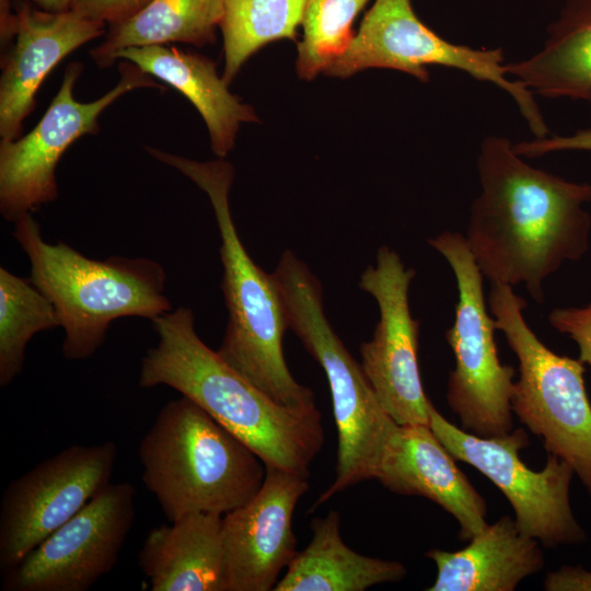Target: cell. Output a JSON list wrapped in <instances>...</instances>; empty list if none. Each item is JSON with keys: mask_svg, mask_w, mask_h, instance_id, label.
I'll use <instances>...</instances> for the list:
<instances>
[{"mask_svg": "<svg viewBox=\"0 0 591 591\" xmlns=\"http://www.w3.org/2000/svg\"><path fill=\"white\" fill-rule=\"evenodd\" d=\"M509 139H484L477 160L480 194L465 239L491 283L523 285L537 303L544 281L588 250L591 185L568 182L525 163Z\"/></svg>", "mask_w": 591, "mask_h": 591, "instance_id": "cell-1", "label": "cell"}, {"mask_svg": "<svg viewBox=\"0 0 591 591\" xmlns=\"http://www.w3.org/2000/svg\"><path fill=\"white\" fill-rule=\"evenodd\" d=\"M152 322L158 344L141 360L139 385L170 386L244 441L264 462L304 477L321 451V413L299 414L273 401L198 336L179 306Z\"/></svg>", "mask_w": 591, "mask_h": 591, "instance_id": "cell-2", "label": "cell"}, {"mask_svg": "<svg viewBox=\"0 0 591 591\" xmlns=\"http://www.w3.org/2000/svg\"><path fill=\"white\" fill-rule=\"evenodd\" d=\"M204 190L221 239V289L229 320L218 355L277 404L299 414H315L313 391L300 384L287 366L282 339L289 329L283 298L274 274H267L245 250L229 204L233 165L224 159L195 161L146 147Z\"/></svg>", "mask_w": 591, "mask_h": 591, "instance_id": "cell-3", "label": "cell"}, {"mask_svg": "<svg viewBox=\"0 0 591 591\" xmlns=\"http://www.w3.org/2000/svg\"><path fill=\"white\" fill-rule=\"evenodd\" d=\"M142 482L167 520L227 514L259 491L266 466L239 437L192 399L169 401L138 450Z\"/></svg>", "mask_w": 591, "mask_h": 591, "instance_id": "cell-4", "label": "cell"}, {"mask_svg": "<svg viewBox=\"0 0 591 591\" xmlns=\"http://www.w3.org/2000/svg\"><path fill=\"white\" fill-rule=\"evenodd\" d=\"M13 223V236L30 259V280L57 311L65 332V358L83 360L92 356L117 318L153 321L172 311L164 292L166 275L158 262L120 256L89 258L63 242H46L32 213Z\"/></svg>", "mask_w": 591, "mask_h": 591, "instance_id": "cell-5", "label": "cell"}, {"mask_svg": "<svg viewBox=\"0 0 591 591\" xmlns=\"http://www.w3.org/2000/svg\"><path fill=\"white\" fill-rule=\"evenodd\" d=\"M273 274L283 298L289 329L324 370L332 396L337 429L335 478L316 507L376 477L398 424L382 407L361 364L328 322L322 286L306 264L288 250Z\"/></svg>", "mask_w": 591, "mask_h": 591, "instance_id": "cell-6", "label": "cell"}, {"mask_svg": "<svg viewBox=\"0 0 591 591\" xmlns=\"http://www.w3.org/2000/svg\"><path fill=\"white\" fill-rule=\"evenodd\" d=\"M525 306L512 287L491 283L489 312L519 361L512 412L543 440L548 454L572 467L591 494V405L583 362L546 347L528 325Z\"/></svg>", "mask_w": 591, "mask_h": 591, "instance_id": "cell-7", "label": "cell"}, {"mask_svg": "<svg viewBox=\"0 0 591 591\" xmlns=\"http://www.w3.org/2000/svg\"><path fill=\"white\" fill-rule=\"evenodd\" d=\"M428 244L450 265L459 291L455 320L444 334L454 355L447 389L449 406L470 433L483 438L508 434L513 426L514 369L499 360L484 276L463 234L444 231Z\"/></svg>", "mask_w": 591, "mask_h": 591, "instance_id": "cell-8", "label": "cell"}, {"mask_svg": "<svg viewBox=\"0 0 591 591\" xmlns=\"http://www.w3.org/2000/svg\"><path fill=\"white\" fill-rule=\"evenodd\" d=\"M430 66L459 69L501 88L515 101L535 137H546L548 129L533 93L507 78L501 48L474 49L448 42L417 16L412 0H374L345 51L324 74L347 79L367 69H392L427 83Z\"/></svg>", "mask_w": 591, "mask_h": 591, "instance_id": "cell-9", "label": "cell"}, {"mask_svg": "<svg viewBox=\"0 0 591 591\" xmlns=\"http://www.w3.org/2000/svg\"><path fill=\"white\" fill-rule=\"evenodd\" d=\"M83 71L79 61L68 63L61 85L37 125L14 140L0 141V212L14 222L58 198L57 165L67 149L85 135L100 131L101 114L125 93L163 86L138 66L119 60L116 85L100 99L83 103L73 95Z\"/></svg>", "mask_w": 591, "mask_h": 591, "instance_id": "cell-10", "label": "cell"}, {"mask_svg": "<svg viewBox=\"0 0 591 591\" xmlns=\"http://www.w3.org/2000/svg\"><path fill=\"white\" fill-rule=\"evenodd\" d=\"M429 426L455 460L475 467L500 489L521 533L548 548L586 541L570 506L572 467L548 454L542 471L529 468L519 454L529 444L522 428L501 437H478L451 424L433 404Z\"/></svg>", "mask_w": 591, "mask_h": 591, "instance_id": "cell-11", "label": "cell"}, {"mask_svg": "<svg viewBox=\"0 0 591 591\" xmlns=\"http://www.w3.org/2000/svg\"><path fill=\"white\" fill-rule=\"evenodd\" d=\"M113 441L73 444L10 482L0 505V567L8 571L109 483Z\"/></svg>", "mask_w": 591, "mask_h": 591, "instance_id": "cell-12", "label": "cell"}, {"mask_svg": "<svg viewBox=\"0 0 591 591\" xmlns=\"http://www.w3.org/2000/svg\"><path fill=\"white\" fill-rule=\"evenodd\" d=\"M416 275L386 245L374 266L360 276L359 288L376 301L380 312L373 336L360 346L361 368L385 412L398 425H429L430 406L422 387L418 350L420 322L409 306Z\"/></svg>", "mask_w": 591, "mask_h": 591, "instance_id": "cell-13", "label": "cell"}, {"mask_svg": "<svg viewBox=\"0 0 591 591\" xmlns=\"http://www.w3.org/2000/svg\"><path fill=\"white\" fill-rule=\"evenodd\" d=\"M135 487L109 483L5 571L8 591H86L109 572L135 520Z\"/></svg>", "mask_w": 591, "mask_h": 591, "instance_id": "cell-14", "label": "cell"}, {"mask_svg": "<svg viewBox=\"0 0 591 591\" xmlns=\"http://www.w3.org/2000/svg\"><path fill=\"white\" fill-rule=\"evenodd\" d=\"M308 489V477L266 466L256 496L223 515L224 591L275 589L298 553L292 517Z\"/></svg>", "mask_w": 591, "mask_h": 591, "instance_id": "cell-15", "label": "cell"}, {"mask_svg": "<svg viewBox=\"0 0 591 591\" xmlns=\"http://www.w3.org/2000/svg\"><path fill=\"white\" fill-rule=\"evenodd\" d=\"M18 31L1 56L0 138L22 136L23 123L35 109L36 94L50 71L70 53L104 36L107 26L69 9L49 12L32 0H15Z\"/></svg>", "mask_w": 591, "mask_h": 591, "instance_id": "cell-16", "label": "cell"}, {"mask_svg": "<svg viewBox=\"0 0 591 591\" xmlns=\"http://www.w3.org/2000/svg\"><path fill=\"white\" fill-rule=\"evenodd\" d=\"M454 460L429 425H398L375 479L390 491L439 505L459 522L460 540L470 541L487 526V506Z\"/></svg>", "mask_w": 591, "mask_h": 591, "instance_id": "cell-17", "label": "cell"}, {"mask_svg": "<svg viewBox=\"0 0 591 591\" xmlns=\"http://www.w3.org/2000/svg\"><path fill=\"white\" fill-rule=\"evenodd\" d=\"M128 60L149 76L167 83L188 99L202 117L211 149L224 159L234 148L243 123H258L254 108L229 91L210 58L167 45L129 47L114 55V63Z\"/></svg>", "mask_w": 591, "mask_h": 591, "instance_id": "cell-18", "label": "cell"}, {"mask_svg": "<svg viewBox=\"0 0 591 591\" xmlns=\"http://www.w3.org/2000/svg\"><path fill=\"white\" fill-rule=\"evenodd\" d=\"M223 515L192 512L151 530L139 566L151 591H224Z\"/></svg>", "mask_w": 591, "mask_h": 591, "instance_id": "cell-19", "label": "cell"}, {"mask_svg": "<svg viewBox=\"0 0 591 591\" xmlns=\"http://www.w3.org/2000/svg\"><path fill=\"white\" fill-rule=\"evenodd\" d=\"M437 566L428 591H512L544 566L540 542L519 531L509 515L487 526L463 549H430Z\"/></svg>", "mask_w": 591, "mask_h": 591, "instance_id": "cell-20", "label": "cell"}, {"mask_svg": "<svg viewBox=\"0 0 591 591\" xmlns=\"http://www.w3.org/2000/svg\"><path fill=\"white\" fill-rule=\"evenodd\" d=\"M310 526L309 545L297 553L275 591H364L405 577L407 570L401 563L368 557L348 547L337 511L314 518Z\"/></svg>", "mask_w": 591, "mask_h": 591, "instance_id": "cell-21", "label": "cell"}, {"mask_svg": "<svg viewBox=\"0 0 591 591\" xmlns=\"http://www.w3.org/2000/svg\"><path fill=\"white\" fill-rule=\"evenodd\" d=\"M505 68L532 93L591 101V0H567L542 50Z\"/></svg>", "mask_w": 591, "mask_h": 591, "instance_id": "cell-22", "label": "cell"}, {"mask_svg": "<svg viewBox=\"0 0 591 591\" xmlns=\"http://www.w3.org/2000/svg\"><path fill=\"white\" fill-rule=\"evenodd\" d=\"M224 0H151L129 19L107 26L103 42L90 50L100 68L114 65V55L129 47L183 43L213 44Z\"/></svg>", "mask_w": 591, "mask_h": 591, "instance_id": "cell-23", "label": "cell"}, {"mask_svg": "<svg viewBox=\"0 0 591 591\" xmlns=\"http://www.w3.org/2000/svg\"><path fill=\"white\" fill-rule=\"evenodd\" d=\"M308 0H224L220 23L224 68L230 85L244 63L266 45L289 39L298 43Z\"/></svg>", "mask_w": 591, "mask_h": 591, "instance_id": "cell-24", "label": "cell"}, {"mask_svg": "<svg viewBox=\"0 0 591 591\" xmlns=\"http://www.w3.org/2000/svg\"><path fill=\"white\" fill-rule=\"evenodd\" d=\"M60 326L51 301L30 280L0 268V385L21 372L27 343Z\"/></svg>", "mask_w": 591, "mask_h": 591, "instance_id": "cell-25", "label": "cell"}, {"mask_svg": "<svg viewBox=\"0 0 591 591\" xmlns=\"http://www.w3.org/2000/svg\"><path fill=\"white\" fill-rule=\"evenodd\" d=\"M369 0H308L302 39L297 43L300 79L324 74L351 42L354 22Z\"/></svg>", "mask_w": 591, "mask_h": 591, "instance_id": "cell-26", "label": "cell"}, {"mask_svg": "<svg viewBox=\"0 0 591 591\" xmlns=\"http://www.w3.org/2000/svg\"><path fill=\"white\" fill-rule=\"evenodd\" d=\"M549 324L576 341L580 360L591 366V303L584 308H558L548 315Z\"/></svg>", "mask_w": 591, "mask_h": 591, "instance_id": "cell-27", "label": "cell"}, {"mask_svg": "<svg viewBox=\"0 0 591 591\" xmlns=\"http://www.w3.org/2000/svg\"><path fill=\"white\" fill-rule=\"evenodd\" d=\"M150 1L151 0H71L70 9L92 21L109 26L135 15Z\"/></svg>", "mask_w": 591, "mask_h": 591, "instance_id": "cell-28", "label": "cell"}, {"mask_svg": "<svg viewBox=\"0 0 591 591\" xmlns=\"http://www.w3.org/2000/svg\"><path fill=\"white\" fill-rule=\"evenodd\" d=\"M520 157H541L560 150H591V128L582 129L567 137L555 136L522 141L512 146Z\"/></svg>", "mask_w": 591, "mask_h": 591, "instance_id": "cell-29", "label": "cell"}, {"mask_svg": "<svg viewBox=\"0 0 591 591\" xmlns=\"http://www.w3.org/2000/svg\"><path fill=\"white\" fill-rule=\"evenodd\" d=\"M544 588L548 591H591V572L581 567H561L547 573Z\"/></svg>", "mask_w": 591, "mask_h": 591, "instance_id": "cell-30", "label": "cell"}, {"mask_svg": "<svg viewBox=\"0 0 591 591\" xmlns=\"http://www.w3.org/2000/svg\"><path fill=\"white\" fill-rule=\"evenodd\" d=\"M15 0H0V44L1 56L5 55L14 43L18 31Z\"/></svg>", "mask_w": 591, "mask_h": 591, "instance_id": "cell-31", "label": "cell"}, {"mask_svg": "<svg viewBox=\"0 0 591 591\" xmlns=\"http://www.w3.org/2000/svg\"><path fill=\"white\" fill-rule=\"evenodd\" d=\"M38 8L49 12L67 11L71 7V0H32Z\"/></svg>", "mask_w": 591, "mask_h": 591, "instance_id": "cell-32", "label": "cell"}]
</instances>
